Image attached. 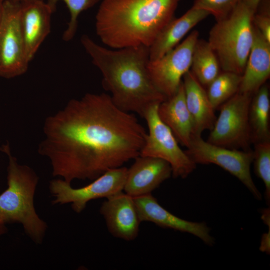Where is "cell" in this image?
I'll use <instances>...</instances> for the list:
<instances>
[{
  "label": "cell",
  "mask_w": 270,
  "mask_h": 270,
  "mask_svg": "<svg viewBox=\"0 0 270 270\" xmlns=\"http://www.w3.org/2000/svg\"><path fill=\"white\" fill-rule=\"evenodd\" d=\"M185 152L196 164H214L222 168L240 180L256 200H262L250 174L252 150L224 148L204 140L201 136L193 135Z\"/></svg>",
  "instance_id": "8"
},
{
  "label": "cell",
  "mask_w": 270,
  "mask_h": 270,
  "mask_svg": "<svg viewBox=\"0 0 270 270\" xmlns=\"http://www.w3.org/2000/svg\"><path fill=\"white\" fill-rule=\"evenodd\" d=\"M106 199L100 207V212L110 233L126 241L135 240L141 222L134 198L122 191Z\"/></svg>",
  "instance_id": "12"
},
{
  "label": "cell",
  "mask_w": 270,
  "mask_h": 270,
  "mask_svg": "<svg viewBox=\"0 0 270 270\" xmlns=\"http://www.w3.org/2000/svg\"><path fill=\"white\" fill-rule=\"evenodd\" d=\"M60 0L66 4L70 14V20L62 37L64 40L68 42L74 38L76 34L80 14L101 0H47L46 3L54 13L56 9L58 2Z\"/></svg>",
  "instance_id": "24"
},
{
  "label": "cell",
  "mask_w": 270,
  "mask_h": 270,
  "mask_svg": "<svg viewBox=\"0 0 270 270\" xmlns=\"http://www.w3.org/2000/svg\"><path fill=\"white\" fill-rule=\"evenodd\" d=\"M262 10L259 13L255 12L252 22L254 27L260 32L264 38L270 42V16L269 0H265Z\"/></svg>",
  "instance_id": "26"
},
{
  "label": "cell",
  "mask_w": 270,
  "mask_h": 270,
  "mask_svg": "<svg viewBox=\"0 0 270 270\" xmlns=\"http://www.w3.org/2000/svg\"><path fill=\"white\" fill-rule=\"evenodd\" d=\"M181 0H102L95 28L102 42L112 49L150 47L174 18Z\"/></svg>",
  "instance_id": "3"
},
{
  "label": "cell",
  "mask_w": 270,
  "mask_h": 270,
  "mask_svg": "<svg viewBox=\"0 0 270 270\" xmlns=\"http://www.w3.org/2000/svg\"><path fill=\"white\" fill-rule=\"evenodd\" d=\"M3 1L4 0H0V20L2 12Z\"/></svg>",
  "instance_id": "30"
},
{
  "label": "cell",
  "mask_w": 270,
  "mask_h": 270,
  "mask_svg": "<svg viewBox=\"0 0 270 270\" xmlns=\"http://www.w3.org/2000/svg\"><path fill=\"white\" fill-rule=\"evenodd\" d=\"M185 100L190 113L194 135L201 136L205 130H211L216 120L214 108L206 91L190 70L182 78Z\"/></svg>",
  "instance_id": "17"
},
{
  "label": "cell",
  "mask_w": 270,
  "mask_h": 270,
  "mask_svg": "<svg viewBox=\"0 0 270 270\" xmlns=\"http://www.w3.org/2000/svg\"><path fill=\"white\" fill-rule=\"evenodd\" d=\"M125 166L108 170L92 182L82 188H74L71 184L62 179L50 182L49 188L54 198L52 204H71L72 208L80 213L90 200L100 198H108L123 191L127 175Z\"/></svg>",
  "instance_id": "10"
},
{
  "label": "cell",
  "mask_w": 270,
  "mask_h": 270,
  "mask_svg": "<svg viewBox=\"0 0 270 270\" xmlns=\"http://www.w3.org/2000/svg\"><path fill=\"white\" fill-rule=\"evenodd\" d=\"M270 100L268 88L264 84L253 94L249 107L252 144L270 140Z\"/></svg>",
  "instance_id": "20"
},
{
  "label": "cell",
  "mask_w": 270,
  "mask_h": 270,
  "mask_svg": "<svg viewBox=\"0 0 270 270\" xmlns=\"http://www.w3.org/2000/svg\"><path fill=\"white\" fill-rule=\"evenodd\" d=\"M128 168L123 191L135 198L150 194L172 176L166 161L150 156H138Z\"/></svg>",
  "instance_id": "14"
},
{
  "label": "cell",
  "mask_w": 270,
  "mask_h": 270,
  "mask_svg": "<svg viewBox=\"0 0 270 270\" xmlns=\"http://www.w3.org/2000/svg\"><path fill=\"white\" fill-rule=\"evenodd\" d=\"M158 116L170 130L178 142L188 148L193 134L191 118L186 106L182 81L177 92L160 102Z\"/></svg>",
  "instance_id": "18"
},
{
  "label": "cell",
  "mask_w": 270,
  "mask_h": 270,
  "mask_svg": "<svg viewBox=\"0 0 270 270\" xmlns=\"http://www.w3.org/2000/svg\"><path fill=\"white\" fill-rule=\"evenodd\" d=\"M190 68L192 72L202 86H208L220 74V67L218 59L208 41L198 40Z\"/></svg>",
  "instance_id": "21"
},
{
  "label": "cell",
  "mask_w": 270,
  "mask_h": 270,
  "mask_svg": "<svg viewBox=\"0 0 270 270\" xmlns=\"http://www.w3.org/2000/svg\"><path fill=\"white\" fill-rule=\"evenodd\" d=\"M199 33L194 30L162 56L150 61L149 75L156 87L166 98L178 90L184 76L191 67L192 56Z\"/></svg>",
  "instance_id": "11"
},
{
  "label": "cell",
  "mask_w": 270,
  "mask_h": 270,
  "mask_svg": "<svg viewBox=\"0 0 270 270\" xmlns=\"http://www.w3.org/2000/svg\"><path fill=\"white\" fill-rule=\"evenodd\" d=\"M208 15L205 10L191 8L180 18H174L150 46V61L160 58L172 50L191 29Z\"/></svg>",
  "instance_id": "19"
},
{
  "label": "cell",
  "mask_w": 270,
  "mask_h": 270,
  "mask_svg": "<svg viewBox=\"0 0 270 270\" xmlns=\"http://www.w3.org/2000/svg\"><path fill=\"white\" fill-rule=\"evenodd\" d=\"M11 0L16 2H26L38 0Z\"/></svg>",
  "instance_id": "29"
},
{
  "label": "cell",
  "mask_w": 270,
  "mask_h": 270,
  "mask_svg": "<svg viewBox=\"0 0 270 270\" xmlns=\"http://www.w3.org/2000/svg\"><path fill=\"white\" fill-rule=\"evenodd\" d=\"M1 150L8 157V187L0 194V218L5 223L21 224L26 234L36 244H41L48 228L37 214L34 196L38 177L30 166L18 163L8 143Z\"/></svg>",
  "instance_id": "4"
},
{
  "label": "cell",
  "mask_w": 270,
  "mask_h": 270,
  "mask_svg": "<svg viewBox=\"0 0 270 270\" xmlns=\"http://www.w3.org/2000/svg\"><path fill=\"white\" fill-rule=\"evenodd\" d=\"M262 0H240L255 12Z\"/></svg>",
  "instance_id": "27"
},
{
  "label": "cell",
  "mask_w": 270,
  "mask_h": 270,
  "mask_svg": "<svg viewBox=\"0 0 270 270\" xmlns=\"http://www.w3.org/2000/svg\"><path fill=\"white\" fill-rule=\"evenodd\" d=\"M270 76V42L254 26V41L242 75L238 91L254 94Z\"/></svg>",
  "instance_id": "16"
},
{
  "label": "cell",
  "mask_w": 270,
  "mask_h": 270,
  "mask_svg": "<svg viewBox=\"0 0 270 270\" xmlns=\"http://www.w3.org/2000/svg\"><path fill=\"white\" fill-rule=\"evenodd\" d=\"M240 0H194L193 8L203 10L212 15L216 21L226 18Z\"/></svg>",
  "instance_id": "25"
},
{
  "label": "cell",
  "mask_w": 270,
  "mask_h": 270,
  "mask_svg": "<svg viewBox=\"0 0 270 270\" xmlns=\"http://www.w3.org/2000/svg\"><path fill=\"white\" fill-rule=\"evenodd\" d=\"M252 96L238 92L220 107L208 142L229 148L251 150L248 112Z\"/></svg>",
  "instance_id": "7"
},
{
  "label": "cell",
  "mask_w": 270,
  "mask_h": 270,
  "mask_svg": "<svg viewBox=\"0 0 270 270\" xmlns=\"http://www.w3.org/2000/svg\"><path fill=\"white\" fill-rule=\"evenodd\" d=\"M241 80L242 75L224 71L208 84L206 92L214 110L238 92Z\"/></svg>",
  "instance_id": "22"
},
{
  "label": "cell",
  "mask_w": 270,
  "mask_h": 270,
  "mask_svg": "<svg viewBox=\"0 0 270 270\" xmlns=\"http://www.w3.org/2000/svg\"><path fill=\"white\" fill-rule=\"evenodd\" d=\"M134 199L141 222H152L162 228L190 233L207 245L214 244L210 229L206 223L188 221L172 214L161 206L152 194Z\"/></svg>",
  "instance_id": "13"
},
{
  "label": "cell",
  "mask_w": 270,
  "mask_h": 270,
  "mask_svg": "<svg viewBox=\"0 0 270 270\" xmlns=\"http://www.w3.org/2000/svg\"><path fill=\"white\" fill-rule=\"evenodd\" d=\"M253 160L256 174L265 186L264 198L268 205L270 203V140L254 144Z\"/></svg>",
  "instance_id": "23"
},
{
  "label": "cell",
  "mask_w": 270,
  "mask_h": 270,
  "mask_svg": "<svg viewBox=\"0 0 270 270\" xmlns=\"http://www.w3.org/2000/svg\"><path fill=\"white\" fill-rule=\"evenodd\" d=\"M158 105L152 106L144 115L148 131L140 156L166 161L171 166L174 178H184L195 170L196 164L182 150L170 130L160 118Z\"/></svg>",
  "instance_id": "6"
},
{
  "label": "cell",
  "mask_w": 270,
  "mask_h": 270,
  "mask_svg": "<svg viewBox=\"0 0 270 270\" xmlns=\"http://www.w3.org/2000/svg\"><path fill=\"white\" fill-rule=\"evenodd\" d=\"M80 42L102 76V86L120 109L141 117L148 108L167 98L149 75L150 47L140 45L108 49L83 34Z\"/></svg>",
  "instance_id": "2"
},
{
  "label": "cell",
  "mask_w": 270,
  "mask_h": 270,
  "mask_svg": "<svg viewBox=\"0 0 270 270\" xmlns=\"http://www.w3.org/2000/svg\"><path fill=\"white\" fill-rule=\"evenodd\" d=\"M254 14L240 0L226 18L216 21L210 30L208 42L223 71L242 74L254 41Z\"/></svg>",
  "instance_id": "5"
},
{
  "label": "cell",
  "mask_w": 270,
  "mask_h": 270,
  "mask_svg": "<svg viewBox=\"0 0 270 270\" xmlns=\"http://www.w3.org/2000/svg\"><path fill=\"white\" fill-rule=\"evenodd\" d=\"M21 2L3 1L0 20V78H12L26 73L28 60L20 23Z\"/></svg>",
  "instance_id": "9"
},
{
  "label": "cell",
  "mask_w": 270,
  "mask_h": 270,
  "mask_svg": "<svg viewBox=\"0 0 270 270\" xmlns=\"http://www.w3.org/2000/svg\"><path fill=\"white\" fill-rule=\"evenodd\" d=\"M6 224L0 218V237L6 232Z\"/></svg>",
  "instance_id": "28"
},
{
  "label": "cell",
  "mask_w": 270,
  "mask_h": 270,
  "mask_svg": "<svg viewBox=\"0 0 270 270\" xmlns=\"http://www.w3.org/2000/svg\"><path fill=\"white\" fill-rule=\"evenodd\" d=\"M38 153L50 161L54 176L71 184L93 180L140 156L147 132L137 118L105 93L72 99L48 116Z\"/></svg>",
  "instance_id": "1"
},
{
  "label": "cell",
  "mask_w": 270,
  "mask_h": 270,
  "mask_svg": "<svg viewBox=\"0 0 270 270\" xmlns=\"http://www.w3.org/2000/svg\"><path fill=\"white\" fill-rule=\"evenodd\" d=\"M52 14L44 0L21 2L20 23L30 62L50 32Z\"/></svg>",
  "instance_id": "15"
}]
</instances>
